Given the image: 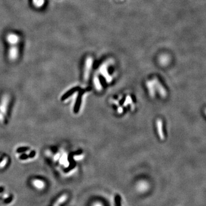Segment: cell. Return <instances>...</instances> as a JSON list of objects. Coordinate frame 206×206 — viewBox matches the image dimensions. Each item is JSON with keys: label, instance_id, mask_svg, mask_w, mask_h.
<instances>
[{"label": "cell", "instance_id": "6", "mask_svg": "<svg viewBox=\"0 0 206 206\" xmlns=\"http://www.w3.org/2000/svg\"><path fill=\"white\" fill-rule=\"evenodd\" d=\"M115 206H121V198L119 195H116L115 199Z\"/></svg>", "mask_w": 206, "mask_h": 206}, {"label": "cell", "instance_id": "5", "mask_svg": "<svg viewBox=\"0 0 206 206\" xmlns=\"http://www.w3.org/2000/svg\"><path fill=\"white\" fill-rule=\"evenodd\" d=\"M157 127H158V130H159V133L160 136L163 138V131H162V123L161 122L160 120L157 121Z\"/></svg>", "mask_w": 206, "mask_h": 206}, {"label": "cell", "instance_id": "11", "mask_svg": "<svg viewBox=\"0 0 206 206\" xmlns=\"http://www.w3.org/2000/svg\"><path fill=\"white\" fill-rule=\"evenodd\" d=\"M205 113H206V109H205Z\"/></svg>", "mask_w": 206, "mask_h": 206}, {"label": "cell", "instance_id": "9", "mask_svg": "<svg viewBox=\"0 0 206 206\" xmlns=\"http://www.w3.org/2000/svg\"><path fill=\"white\" fill-rule=\"evenodd\" d=\"M3 116L2 115V113H0V122H3Z\"/></svg>", "mask_w": 206, "mask_h": 206}, {"label": "cell", "instance_id": "1", "mask_svg": "<svg viewBox=\"0 0 206 206\" xmlns=\"http://www.w3.org/2000/svg\"><path fill=\"white\" fill-rule=\"evenodd\" d=\"M9 96L7 95H5L1 99L0 104V111L1 113L6 114L7 111V108L9 104Z\"/></svg>", "mask_w": 206, "mask_h": 206}, {"label": "cell", "instance_id": "4", "mask_svg": "<svg viewBox=\"0 0 206 206\" xmlns=\"http://www.w3.org/2000/svg\"><path fill=\"white\" fill-rule=\"evenodd\" d=\"M67 199V195H63L61 197H60L57 200V201L54 204V206H60L61 204L64 203Z\"/></svg>", "mask_w": 206, "mask_h": 206}, {"label": "cell", "instance_id": "3", "mask_svg": "<svg viewBox=\"0 0 206 206\" xmlns=\"http://www.w3.org/2000/svg\"><path fill=\"white\" fill-rule=\"evenodd\" d=\"M33 185L38 190H43L45 186V184L44 181L39 179H34L33 180Z\"/></svg>", "mask_w": 206, "mask_h": 206}, {"label": "cell", "instance_id": "8", "mask_svg": "<svg viewBox=\"0 0 206 206\" xmlns=\"http://www.w3.org/2000/svg\"><path fill=\"white\" fill-rule=\"evenodd\" d=\"M27 149H28L27 148L23 147V148H20L18 149L17 151H18V152H22V151H26Z\"/></svg>", "mask_w": 206, "mask_h": 206}, {"label": "cell", "instance_id": "10", "mask_svg": "<svg viewBox=\"0 0 206 206\" xmlns=\"http://www.w3.org/2000/svg\"><path fill=\"white\" fill-rule=\"evenodd\" d=\"M101 206L100 205H99V204H97V205H96V206Z\"/></svg>", "mask_w": 206, "mask_h": 206}, {"label": "cell", "instance_id": "7", "mask_svg": "<svg viewBox=\"0 0 206 206\" xmlns=\"http://www.w3.org/2000/svg\"><path fill=\"white\" fill-rule=\"evenodd\" d=\"M7 163V158L4 157L3 160L0 162V168H3L6 165Z\"/></svg>", "mask_w": 206, "mask_h": 206}, {"label": "cell", "instance_id": "2", "mask_svg": "<svg viewBox=\"0 0 206 206\" xmlns=\"http://www.w3.org/2000/svg\"><path fill=\"white\" fill-rule=\"evenodd\" d=\"M92 66V59L89 57L86 59L85 62V66L84 78L86 80L88 78Z\"/></svg>", "mask_w": 206, "mask_h": 206}]
</instances>
